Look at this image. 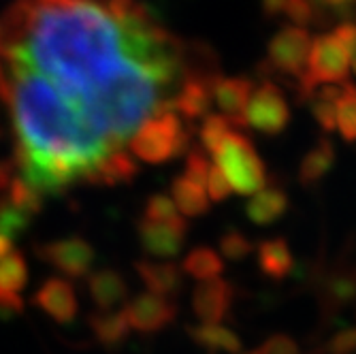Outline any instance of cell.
Instances as JSON below:
<instances>
[{"label":"cell","mask_w":356,"mask_h":354,"mask_svg":"<svg viewBox=\"0 0 356 354\" xmlns=\"http://www.w3.org/2000/svg\"><path fill=\"white\" fill-rule=\"evenodd\" d=\"M190 139L192 124L184 122L175 111H160L133 135L128 152L147 165H165L188 152Z\"/></svg>","instance_id":"obj_1"},{"label":"cell","mask_w":356,"mask_h":354,"mask_svg":"<svg viewBox=\"0 0 356 354\" xmlns=\"http://www.w3.org/2000/svg\"><path fill=\"white\" fill-rule=\"evenodd\" d=\"M211 156L216 158V167L237 195H256L265 188L267 167L254 150L250 137L231 131Z\"/></svg>","instance_id":"obj_2"},{"label":"cell","mask_w":356,"mask_h":354,"mask_svg":"<svg viewBox=\"0 0 356 354\" xmlns=\"http://www.w3.org/2000/svg\"><path fill=\"white\" fill-rule=\"evenodd\" d=\"M312 49V37L305 28L284 26L277 30L267 47V60L261 64V71L275 73L295 79V83L307 71V58Z\"/></svg>","instance_id":"obj_3"},{"label":"cell","mask_w":356,"mask_h":354,"mask_svg":"<svg viewBox=\"0 0 356 354\" xmlns=\"http://www.w3.org/2000/svg\"><path fill=\"white\" fill-rule=\"evenodd\" d=\"M288 122L290 107L280 86L267 79L258 88H254L250 103L245 107V126L261 135L275 137L286 131Z\"/></svg>","instance_id":"obj_4"},{"label":"cell","mask_w":356,"mask_h":354,"mask_svg":"<svg viewBox=\"0 0 356 354\" xmlns=\"http://www.w3.org/2000/svg\"><path fill=\"white\" fill-rule=\"evenodd\" d=\"M39 256L64 277H88L92 273L96 252L83 237H62L39 248Z\"/></svg>","instance_id":"obj_5"},{"label":"cell","mask_w":356,"mask_h":354,"mask_svg":"<svg viewBox=\"0 0 356 354\" xmlns=\"http://www.w3.org/2000/svg\"><path fill=\"white\" fill-rule=\"evenodd\" d=\"M314 288L318 293V303L322 316L333 320L341 309L356 301V267L337 265L314 275Z\"/></svg>","instance_id":"obj_6"},{"label":"cell","mask_w":356,"mask_h":354,"mask_svg":"<svg viewBox=\"0 0 356 354\" xmlns=\"http://www.w3.org/2000/svg\"><path fill=\"white\" fill-rule=\"evenodd\" d=\"M124 316L133 331L154 335L173 325L177 316V305L154 293H141L124 305Z\"/></svg>","instance_id":"obj_7"},{"label":"cell","mask_w":356,"mask_h":354,"mask_svg":"<svg viewBox=\"0 0 356 354\" xmlns=\"http://www.w3.org/2000/svg\"><path fill=\"white\" fill-rule=\"evenodd\" d=\"M237 297V288L224 277L199 282L192 291V309L203 325H218L229 318Z\"/></svg>","instance_id":"obj_8"},{"label":"cell","mask_w":356,"mask_h":354,"mask_svg":"<svg viewBox=\"0 0 356 354\" xmlns=\"http://www.w3.org/2000/svg\"><path fill=\"white\" fill-rule=\"evenodd\" d=\"M254 92V83L248 77H218L213 83V101L235 128H245V107Z\"/></svg>","instance_id":"obj_9"},{"label":"cell","mask_w":356,"mask_h":354,"mask_svg":"<svg viewBox=\"0 0 356 354\" xmlns=\"http://www.w3.org/2000/svg\"><path fill=\"white\" fill-rule=\"evenodd\" d=\"M35 303L60 325H69L79 312V301L69 280L49 277L37 291Z\"/></svg>","instance_id":"obj_10"},{"label":"cell","mask_w":356,"mask_h":354,"mask_svg":"<svg viewBox=\"0 0 356 354\" xmlns=\"http://www.w3.org/2000/svg\"><path fill=\"white\" fill-rule=\"evenodd\" d=\"M28 282V265L19 252H11L0 261V314L22 312V291Z\"/></svg>","instance_id":"obj_11"},{"label":"cell","mask_w":356,"mask_h":354,"mask_svg":"<svg viewBox=\"0 0 356 354\" xmlns=\"http://www.w3.org/2000/svg\"><path fill=\"white\" fill-rule=\"evenodd\" d=\"M137 233H139L141 248L149 256H154V259H175V256L181 252V248H184L188 231L167 227V224L149 222V220L141 218Z\"/></svg>","instance_id":"obj_12"},{"label":"cell","mask_w":356,"mask_h":354,"mask_svg":"<svg viewBox=\"0 0 356 354\" xmlns=\"http://www.w3.org/2000/svg\"><path fill=\"white\" fill-rule=\"evenodd\" d=\"M88 293L96 312H115L126 303L128 284L115 269H99L88 275Z\"/></svg>","instance_id":"obj_13"},{"label":"cell","mask_w":356,"mask_h":354,"mask_svg":"<svg viewBox=\"0 0 356 354\" xmlns=\"http://www.w3.org/2000/svg\"><path fill=\"white\" fill-rule=\"evenodd\" d=\"M139 277L147 286V293L158 297H177L184 291V273L175 263H156V261H139L135 265Z\"/></svg>","instance_id":"obj_14"},{"label":"cell","mask_w":356,"mask_h":354,"mask_svg":"<svg viewBox=\"0 0 356 354\" xmlns=\"http://www.w3.org/2000/svg\"><path fill=\"white\" fill-rule=\"evenodd\" d=\"M290 207L288 192L282 186H267L261 192L248 201L245 216L256 227H269V224L277 222Z\"/></svg>","instance_id":"obj_15"},{"label":"cell","mask_w":356,"mask_h":354,"mask_svg":"<svg viewBox=\"0 0 356 354\" xmlns=\"http://www.w3.org/2000/svg\"><path fill=\"white\" fill-rule=\"evenodd\" d=\"M335 158H337V152H335V145L331 143V139L322 137L318 139V143L303 156L301 165H299V184L303 188H316L322 184L333 165H335Z\"/></svg>","instance_id":"obj_16"},{"label":"cell","mask_w":356,"mask_h":354,"mask_svg":"<svg viewBox=\"0 0 356 354\" xmlns=\"http://www.w3.org/2000/svg\"><path fill=\"white\" fill-rule=\"evenodd\" d=\"M258 269L269 280L282 282L295 269L293 252L284 237H271L258 243Z\"/></svg>","instance_id":"obj_17"},{"label":"cell","mask_w":356,"mask_h":354,"mask_svg":"<svg viewBox=\"0 0 356 354\" xmlns=\"http://www.w3.org/2000/svg\"><path fill=\"white\" fill-rule=\"evenodd\" d=\"M188 337L207 354H239L243 350L237 333L222 325H190Z\"/></svg>","instance_id":"obj_18"},{"label":"cell","mask_w":356,"mask_h":354,"mask_svg":"<svg viewBox=\"0 0 356 354\" xmlns=\"http://www.w3.org/2000/svg\"><path fill=\"white\" fill-rule=\"evenodd\" d=\"M171 192H173V203H175L177 211L188 216V218L205 216L211 209L209 207V199H207V192L203 190V186H199L197 182L188 179L186 175H177L173 179Z\"/></svg>","instance_id":"obj_19"},{"label":"cell","mask_w":356,"mask_h":354,"mask_svg":"<svg viewBox=\"0 0 356 354\" xmlns=\"http://www.w3.org/2000/svg\"><path fill=\"white\" fill-rule=\"evenodd\" d=\"M90 327L94 337L101 341V346L105 348H118L126 341L128 333H131V327L126 323L124 309H115V312H94L90 316Z\"/></svg>","instance_id":"obj_20"},{"label":"cell","mask_w":356,"mask_h":354,"mask_svg":"<svg viewBox=\"0 0 356 354\" xmlns=\"http://www.w3.org/2000/svg\"><path fill=\"white\" fill-rule=\"evenodd\" d=\"M184 273H188L190 277L205 282V280H213L224 271V261L220 259V254L207 246H199L188 252V256L181 263Z\"/></svg>","instance_id":"obj_21"},{"label":"cell","mask_w":356,"mask_h":354,"mask_svg":"<svg viewBox=\"0 0 356 354\" xmlns=\"http://www.w3.org/2000/svg\"><path fill=\"white\" fill-rule=\"evenodd\" d=\"M143 220L158 222V224H167V227H175V229L188 231V220L177 211L173 199H169L167 195H160V192H156V195H152L145 201Z\"/></svg>","instance_id":"obj_22"},{"label":"cell","mask_w":356,"mask_h":354,"mask_svg":"<svg viewBox=\"0 0 356 354\" xmlns=\"http://www.w3.org/2000/svg\"><path fill=\"white\" fill-rule=\"evenodd\" d=\"M337 131L348 143H356V86L346 83V94L337 103Z\"/></svg>","instance_id":"obj_23"},{"label":"cell","mask_w":356,"mask_h":354,"mask_svg":"<svg viewBox=\"0 0 356 354\" xmlns=\"http://www.w3.org/2000/svg\"><path fill=\"white\" fill-rule=\"evenodd\" d=\"M233 131V126L229 124V120H224L222 115H207L199 128V139L203 150H207L209 154H213L220 143L229 137V133Z\"/></svg>","instance_id":"obj_24"},{"label":"cell","mask_w":356,"mask_h":354,"mask_svg":"<svg viewBox=\"0 0 356 354\" xmlns=\"http://www.w3.org/2000/svg\"><path fill=\"white\" fill-rule=\"evenodd\" d=\"M28 222H30V216L26 211L9 203L5 197L0 199V235L15 241V237H19L24 229L28 227Z\"/></svg>","instance_id":"obj_25"},{"label":"cell","mask_w":356,"mask_h":354,"mask_svg":"<svg viewBox=\"0 0 356 354\" xmlns=\"http://www.w3.org/2000/svg\"><path fill=\"white\" fill-rule=\"evenodd\" d=\"M254 250V243L248 239V235H243L241 231L237 229H229L222 237H220V252L226 261H243L252 254Z\"/></svg>","instance_id":"obj_26"},{"label":"cell","mask_w":356,"mask_h":354,"mask_svg":"<svg viewBox=\"0 0 356 354\" xmlns=\"http://www.w3.org/2000/svg\"><path fill=\"white\" fill-rule=\"evenodd\" d=\"M354 352H356V325L339 329L320 348H316V354H354Z\"/></svg>","instance_id":"obj_27"},{"label":"cell","mask_w":356,"mask_h":354,"mask_svg":"<svg viewBox=\"0 0 356 354\" xmlns=\"http://www.w3.org/2000/svg\"><path fill=\"white\" fill-rule=\"evenodd\" d=\"M209 169H211V165L201 147H192L186 152V169L181 175H186L192 182H197L199 186H205Z\"/></svg>","instance_id":"obj_28"},{"label":"cell","mask_w":356,"mask_h":354,"mask_svg":"<svg viewBox=\"0 0 356 354\" xmlns=\"http://www.w3.org/2000/svg\"><path fill=\"white\" fill-rule=\"evenodd\" d=\"M205 186H207V195H209V199L213 203H224L226 199L231 197V186H229V182H226V177L222 175V171L216 165H211Z\"/></svg>","instance_id":"obj_29"},{"label":"cell","mask_w":356,"mask_h":354,"mask_svg":"<svg viewBox=\"0 0 356 354\" xmlns=\"http://www.w3.org/2000/svg\"><path fill=\"white\" fill-rule=\"evenodd\" d=\"M290 22H295L297 28L299 26H307L314 22V15H316V9L309 0H288L284 11H282Z\"/></svg>","instance_id":"obj_30"},{"label":"cell","mask_w":356,"mask_h":354,"mask_svg":"<svg viewBox=\"0 0 356 354\" xmlns=\"http://www.w3.org/2000/svg\"><path fill=\"white\" fill-rule=\"evenodd\" d=\"M258 352H261V354H301V348L290 335L275 333V335L265 339V344L261 346V350H258Z\"/></svg>","instance_id":"obj_31"},{"label":"cell","mask_w":356,"mask_h":354,"mask_svg":"<svg viewBox=\"0 0 356 354\" xmlns=\"http://www.w3.org/2000/svg\"><path fill=\"white\" fill-rule=\"evenodd\" d=\"M331 35L341 43V47L350 54V58L356 56V26L350 24V22H341L335 26V30Z\"/></svg>","instance_id":"obj_32"},{"label":"cell","mask_w":356,"mask_h":354,"mask_svg":"<svg viewBox=\"0 0 356 354\" xmlns=\"http://www.w3.org/2000/svg\"><path fill=\"white\" fill-rule=\"evenodd\" d=\"M320 3H322V7H331L333 11H337L339 15H348L354 7H356V0H320Z\"/></svg>","instance_id":"obj_33"},{"label":"cell","mask_w":356,"mask_h":354,"mask_svg":"<svg viewBox=\"0 0 356 354\" xmlns=\"http://www.w3.org/2000/svg\"><path fill=\"white\" fill-rule=\"evenodd\" d=\"M288 0H261V7H263V13L265 17H275L284 11Z\"/></svg>","instance_id":"obj_34"},{"label":"cell","mask_w":356,"mask_h":354,"mask_svg":"<svg viewBox=\"0 0 356 354\" xmlns=\"http://www.w3.org/2000/svg\"><path fill=\"white\" fill-rule=\"evenodd\" d=\"M13 252V241L5 235H0V261L5 259V256H9Z\"/></svg>","instance_id":"obj_35"},{"label":"cell","mask_w":356,"mask_h":354,"mask_svg":"<svg viewBox=\"0 0 356 354\" xmlns=\"http://www.w3.org/2000/svg\"><path fill=\"white\" fill-rule=\"evenodd\" d=\"M350 67H352V71H354V75H356V56L352 58V62H350Z\"/></svg>","instance_id":"obj_36"},{"label":"cell","mask_w":356,"mask_h":354,"mask_svg":"<svg viewBox=\"0 0 356 354\" xmlns=\"http://www.w3.org/2000/svg\"><path fill=\"white\" fill-rule=\"evenodd\" d=\"M245 354H261V352H258V350H252V352H245Z\"/></svg>","instance_id":"obj_37"}]
</instances>
